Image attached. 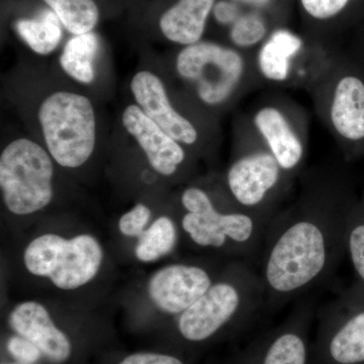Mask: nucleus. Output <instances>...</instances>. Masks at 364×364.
<instances>
[{
	"label": "nucleus",
	"instance_id": "nucleus-15",
	"mask_svg": "<svg viewBox=\"0 0 364 364\" xmlns=\"http://www.w3.org/2000/svg\"><path fill=\"white\" fill-rule=\"evenodd\" d=\"M253 123L287 176L296 171L305 157V147L286 114L277 107L267 105L258 109Z\"/></svg>",
	"mask_w": 364,
	"mask_h": 364
},
{
	"label": "nucleus",
	"instance_id": "nucleus-13",
	"mask_svg": "<svg viewBox=\"0 0 364 364\" xmlns=\"http://www.w3.org/2000/svg\"><path fill=\"white\" fill-rule=\"evenodd\" d=\"M123 124L145 153L153 169L164 176H171L186 161L181 144L162 130L136 105L126 107Z\"/></svg>",
	"mask_w": 364,
	"mask_h": 364
},
{
	"label": "nucleus",
	"instance_id": "nucleus-19",
	"mask_svg": "<svg viewBox=\"0 0 364 364\" xmlns=\"http://www.w3.org/2000/svg\"><path fill=\"white\" fill-rule=\"evenodd\" d=\"M100 50L97 33L74 36L66 43L60 57V65L74 80L90 85L95 78V61Z\"/></svg>",
	"mask_w": 364,
	"mask_h": 364
},
{
	"label": "nucleus",
	"instance_id": "nucleus-21",
	"mask_svg": "<svg viewBox=\"0 0 364 364\" xmlns=\"http://www.w3.org/2000/svg\"><path fill=\"white\" fill-rule=\"evenodd\" d=\"M72 35L92 32L100 20L95 0H44Z\"/></svg>",
	"mask_w": 364,
	"mask_h": 364
},
{
	"label": "nucleus",
	"instance_id": "nucleus-5",
	"mask_svg": "<svg viewBox=\"0 0 364 364\" xmlns=\"http://www.w3.org/2000/svg\"><path fill=\"white\" fill-rule=\"evenodd\" d=\"M53 176L51 156L39 144L26 138L9 143L0 156V188L9 212L26 215L47 207Z\"/></svg>",
	"mask_w": 364,
	"mask_h": 364
},
{
	"label": "nucleus",
	"instance_id": "nucleus-11",
	"mask_svg": "<svg viewBox=\"0 0 364 364\" xmlns=\"http://www.w3.org/2000/svg\"><path fill=\"white\" fill-rule=\"evenodd\" d=\"M214 282L205 267L191 264L168 265L151 277L148 293L162 312L181 315Z\"/></svg>",
	"mask_w": 364,
	"mask_h": 364
},
{
	"label": "nucleus",
	"instance_id": "nucleus-10",
	"mask_svg": "<svg viewBox=\"0 0 364 364\" xmlns=\"http://www.w3.org/2000/svg\"><path fill=\"white\" fill-rule=\"evenodd\" d=\"M313 308L301 305L248 347L238 364H312Z\"/></svg>",
	"mask_w": 364,
	"mask_h": 364
},
{
	"label": "nucleus",
	"instance_id": "nucleus-2",
	"mask_svg": "<svg viewBox=\"0 0 364 364\" xmlns=\"http://www.w3.org/2000/svg\"><path fill=\"white\" fill-rule=\"evenodd\" d=\"M265 304L259 272L247 263H236L224 279L212 287L177 318V330L184 341L202 344L227 328L246 324Z\"/></svg>",
	"mask_w": 364,
	"mask_h": 364
},
{
	"label": "nucleus",
	"instance_id": "nucleus-6",
	"mask_svg": "<svg viewBox=\"0 0 364 364\" xmlns=\"http://www.w3.org/2000/svg\"><path fill=\"white\" fill-rule=\"evenodd\" d=\"M312 364H364V284L356 279L318 317Z\"/></svg>",
	"mask_w": 364,
	"mask_h": 364
},
{
	"label": "nucleus",
	"instance_id": "nucleus-18",
	"mask_svg": "<svg viewBox=\"0 0 364 364\" xmlns=\"http://www.w3.org/2000/svg\"><path fill=\"white\" fill-rule=\"evenodd\" d=\"M303 47V41L287 30L273 32L260 48L257 65L263 77L274 82L286 81L291 72V60Z\"/></svg>",
	"mask_w": 364,
	"mask_h": 364
},
{
	"label": "nucleus",
	"instance_id": "nucleus-23",
	"mask_svg": "<svg viewBox=\"0 0 364 364\" xmlns=\"http://www.w3.org/2000/svg\"><path fill=\"white\" fill-rule=\"evenodd\" d=\"M345 254L355 272L356 279L364 284V198L354 203L345 231Z\"/></svg>",
	"mask_w": 364,
	"mask_h": 364
},
{
	"label": "nucleus",
	"instance_id": "nucleus-26",
	"mask_svg": "<svg viewBox=\"0 0 364 364\" xmlns=\"http://www.w3.org/2000/svg\"><path fill=\"white\" fill-rule=\"evenodd\" d=\"M306 13L317 20H328L341 13L349 0H301Z\"/></svg>",
	"mask_w": 364,
	"mask_h": 364
},
{
	"label": "nucleus",
	"instance_id": "nucleus-17",
	"mask_svg": "<svg viewBox=\"0 0 364 364\" xmlns=\"http://www.w3.org/2000/svg\"><path fill=\"white\" fill-rule=\"evenodd\" d=\"M215 0H179L160 18V30L171 42L189 46L200 42Z\"/></svg>",
	"mask_w": 364,
	"mask_h": 364
},
{
	"label": "nucleus",
	"instance_id": "nucleus-3",
	"mask_svg": "<svg viewBox=\"0 0 364 364\" xmlns=\"http://www.w3.org/2000/svg\"><path fill=\"white\" fill-rule=\"evenodd\" d=\"M181 205L186 210L182 229L198 247L228 249L247 259L262 248L267 222L238 208L219 210L207 191L198 186L182 193Z\"/></svg>",
	"mask_w": 364,
	"mask_h": 364
},
{
	"label": "nucleus",
	"instance_id": "nucleus-7",
	"mask_svg": "<svg viewBox=\"0 0 364 364\" xmlns=\"http://www.w3.org/2000/svg\"><path fill=\"white\" fill-rule=\"evenodd\" d=\"M102 257L100 243L90 235L66 240L58 235L46 234L28 244L25 264L33 275L48 277L58 289L70 291L95 279Z\"/></svg>",
	"mask_w": 364,
	"mask_h": 364
},
{
	"label": "nucleus",
	"instance_id": "nucleus-4",
	"mask_svg": "<svg viewBox=\"0 0 364 364\" xmlns=\"http://www.w3.org/2000/svg\"><path fill=\"white\" fill-rule=\"evenodd\" d=\"M38 117L48 152L61 166L77 168L92 155L97 121L85 95L57 91L44 100Z\"/></svg>",
	"mask_w": 364,
	"mask_h": 364
},
{
	"label": "nucleus",
	"instance_id": "nucleus-24",
	"mask_svg": "<svg viewBox=\"0 0 364 364\" xmlns=\"http://www.w3.org/2000/svg\"><path fill=\"white\" fill-rule=\"evenodd\" d=\"M267 26L260 14L250 13L241 14L232 25L230 38L237 47L250 48L264 39Z\"/></svg>",
	"mask_w": 364,
	"mask_h": 364
},
{
	"label": "nucleus",
	"instance_id": "nucleus-12",
	"mask_svg": "<svg viewBox=\"0 0 364 364\" xmlns=\"http://www.w3.org/2000/svg\"><path fill=\"white\" fill-rule=\"evenodd\" d=\"M136 104L148 117L177 142L195 145L198 140L193 124L174 109L161 79L150 71H140L131 81Z\"/></svg>",
	"mask_w": 364,
	"mask_h": 364
},
{
	"label": "nucleus",
	"instance_id": "nucleus-29",
	"mask_svg": "<svg viewBox=\"0 0 364 364\" xmlns=\"http://www.w3.org/2000/svg\"><path fill=\"white\" fill-rule=\"evenodd\" d=\"M213 14L215 21L221 25H233L235 21L240 18L239 4L232 0H221L215 4Z\"/></svg>",
	"mask_w": 364,
	"mask_h": 364
},
{
	"label": "nucleus",
	"instance_id": "nucleus-20",
	"mask_svg": "<svg viewBox=\"0 0 364 364\" xmlns=\"http://www.w3.org/2000/svg\"><path fill=\"white\" fill-rule=\"evenodd\" d=\"M54 11L45 9L33 18L18 21L16 28L21 40L37 54H51L61 42L62 28Z\"/></svg>",
	"mask_w": 364,
	"mask_h": 364
},
{
	"label": "nucleus",
	"instance_id": "nucleus-27",
	"mask_svg": "<svg viewBox=\"0 0 364 364\" xmlns=\"http://www.w3.org/2000/svg\"><path fill=\"white\" fill-rule=\"evenodd\" d=\"M7 347L11 355L23 363H36L42 355V352L36 345L21 336H14L11 338Z\"/></svg>",
	"mask_w": 364,
	"mask_h": 364
},
{
	"label": "nucleus",
	"instance_id": "nucleus-9",
	"mask_svg": "<svg viewBox=\"0 0 364 364\" xmlns=\"http://www.w3.org/2000/svg\"><path fill=\"white\" fill-rule=\"evenodd\" d=\"M287 174L270 151H249L228 169V191L236 207L269 224Z\"/></svg>",
	"mask_w": 364,
	"mask_h": 364
},
{
	"label": "nucleus",
	"instance_id": "nucleus-22",
	"mask_svg": "<svg viewBox=\"0 0 364 364\" xmlns=\"http://www.w3.org/2000/svg\"><path fill=\"white\" fill-rule=\"evenodd\" d=\"M176 242V224L169 217L163 215L139 237L136 257L142 262H153L173 251Z\"/></svg>",
	"mask_w": 364,
	"mask_h": 364
},
{
	"label": "nucleus",
	"instance_id": "nucleus-8",
	"mask_svg": "<svg viewBox=\"0 0 364 364\" xmlns=\"http://www.w3.org/2000/svg\"><path fill=\"white\" fill-rule=\"evenodd\" d=\"M176 71L191 83L198 100L208 107L227 102L245 73L243 56L232 48L214 42L186 46L176 58Z\"/></svg>",
	"mask_w": 364,
	"mask_h": 364
},
{
	"label": "nucleus",
	"instance_id": "nucleus-30",
	"mask_svg": "<svg viewBox=\"0 0 364 364\" xmlns=\"http://www.w3.org/2000/svg\"><path fill=\"white\" fill-rule=\"evenodd\" d=\"M237 4H245V6H264L269 4L270 0H232Z\"/></svg>",
	"mask_w": 364,
	"mask_h": 364
},
{
	"label": "nucleus",
	"instance_id": "nucleus-1",
	"mask_svg": "<svg viewBox=\"0 0 364 364\" xmlns=\"http://www.w3.org/2000/svg\"><path fill=\"white\" fill-rule=\"evenodd\" d=\"M353 205L338 184L322 179L272 218L263 238L259 272L268 308L286 305L336 272L346 257L345 231Z\"/></svg>",
	"mask_w": 364,
	"mask_h": 364
},
{
	"label": "nucleus",
	"instance_id": "nucleus-25",
	"mask_svg": "<svg viewBox=\"0 0 364 364\" xmlns=\"http://www.w3.org/2000/svg\"><path fill=\"white\" fill-rule=\"evenodd\" d=\"M151 219L150 208L144 203H138L135 208H132L119 219V229L128 237H141L145 232Z\"/></svg>",
	"mask_w": 364,
	"mask_h": 364
},
{
	"label": "nucleus",
	"instance_id": "nucleus-14",
	"mask_svg": "<svg viewBox=\"0 0 364 364\" xmlns=\"http://www.w3.org/2000/svg\"><path fill=\"white\" fill-rule=\"evenodd\" d=\"M9 325L18 336L36 345L52 363H63L70 358V340L56 327L45 306L39 303L26 301L16 306L9 316Z\"/></svg>",
	"mask_w": 364,
	"mask_h": 364
},
{
	"label": "nucleus",
	"instance_id": "nucleus-28",
	"mask_svg": "<svg viewBox=\"0 0 364 364\" xmlns=\"http://www.w3.org/2000/svg\"><path fill=\"white\" fill-rule=\"evenodd\" d=\"M119 364H186L182 359L170 354L139 352L127 356Z\"/></svg>",
	"mask_w": 364,
	"mask_h": 364
},
{
	"label": "nucleus",
	"instance_id": "nucleus-16",
	"mask_svg": "<svg viewBox=\"0 0 364 364\" xmlns=\"http://www.w3.org/2000/svg\"><path fill=\"white\" fill-rule=\"evenodd\" d=\"M330 122L346 140H363L364 85L360 79L354 76L340 79L330 105Z\"/></svg>",
	"mask_w": 364,
	"mask_h": 364
}]
</instances>
